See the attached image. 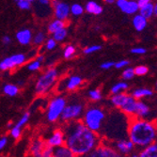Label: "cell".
Segmentation results:
<instances>
[{"mask_svg": "<svg viewBox=\"0 0 157 157\" xmlns=\"http://www.w3.org/2000/svg\"><path fill=\"white\" fill-rule=\"evenodd\" d=\"M65 145L75 156L88 155L100 144L98 133L91 131L79 120L65 122Z\"/></svg>", "mask_w": 157, "mask_h": 157, "instance_id": "6da1fadb", "label": "cell"}, {"mask_svg": "<svg viewBox=\"0 0 157 157\" xmlns=\"http://www.w3.org/2000/svg\"><path fill=\"white\" fill-rule=\"evenodd\" d=\"M156 136L157 128L155 121H150L135 116L131 117L128 125V136L135 147L140 149L145 148L155 142Z\"/></svg>", "mask_w": 157, "mask_h": 157, "instance_id": "7a4b0ae2", "label": "cell"}, {"mask_svg": "<svg viewBox=\"0 0 157 157\" xmlns=\"http://www.w3.org/2000/svg\"><path fill=\"white\" fill-rule=\"evenodd\" d=\"M59 79V71L54 67L48 68L37 80L35 91L38 95L44 96L52 90Z\"/></svg>", "mask_w": 157, "mask_h": 157, "instance_id": "3957f363", "label": "cell"}, {"mask_svg": "<svg viewBox=\"0 0 157 157\" xmlns=\"http://www.w3.org/2000/svg\"><path fill=\"white\" fill-rule=\"evenodd\" d=\"M83 123L93 132H100L103 122L105 119V113L103 109L98 107H90L86 110L82 116Z\"/></svg>", "mask_w": 157, "mask_h": 157, "instance_id": "277c9868", "label": "cell"}, {"mask_svg": "<svg viewBox=\"0 0 157 157\" xmlns=\"http://www.w3.org/2000/svg\"><path fill=\"white\" fill-rule=\"evenodd\" d=\"M84 110L85 105L83 103L80 101H72L70 104H66L59 120L63 122L80 120L84 114Z\"/></svg>", "mask_w": 157, "mask_h": 157, "instance_id": "5b68a950", "label": "cell"}, {"mask_svg": "<svg viewBox=\"0 0 157 157\" xmlns=\"http://www.w3.org/2000/svg\"><path fill=\"white\" fill-rule=\"evenodd\" d=\"M66 104H67L66 99L62 96L53 98L47 106V112H46L47 121L50 122L58 121L60 118L62 110L65 107Z\"/></svg>", "mask_w": 157, "mask_h": 157, "instance_id": "8992f818", "label": "cell"}, {"mask_svg": "<svg viewBox=\"0 0 157 157\" xmlns=\"http://www.w3.org/2000/svg\"><path fill=\"white\" fill-rule=\"evenodd\" d=\"M26 61V56L25 54H14L4 59L0 62V71L6 72V71H10L23 65Z\"/></svg>", "mask_w": 157, "mask_h": 157, "instance_id": "52a82bcc", "label": "cell"}, {"mask_svg": "<svg viewBox=\"0 0 157 157\" xmlns=\"http://www.w3.org/2000/svg\"><path fill=\"white\" fill-rule=\"evenodd\" d=\"M51 6L54 10V16L56 19L67 21L70 16V6L59 0H51Z\"/></svg>", "mask_w": 157, "mask_h": 157, "instance_id": "ba28073f", "label": "cell"}, {"mask_svg": "<svg viewBox=\"0 0 157 157\" xmlns=\"http://www.w3.org/2000/svg\"><path fill=\"white\" fill-rule=\"evenodd\" d=\"M90 157H119L120 153L111 146L99 144L89 154Z\"/></svg>", "mask_w": 157, "mask_h": 157, "instance_id": "9c48e42d", "label": "cell"}, {"mask_svg": "<svg viewBox=\"0 0 157 157\" xmlns=\"http://www.w3.org/2000/svg\"><path fill=\"white\" fill-rule=\"evenodd\" d=\"M115 3L123 13L128 15L136 14L139 10V6L136 0H116Z\"/></svg>", "mask_w": 157, "mask_h": 157, "instance_id": "30bf717a", "label": "cell"}, {"mask_svg": "<svg viewBox=\"0 0 157 157\" xmlns=\"http://www.w3.org/2000/svg\"><path fill=\"white\" fill-rule=\"evenodd\" d=\"M83 83V79L79 75H71L60 82V87L62 90L67 91H74L77 90Z\"/></svg>", "mask_w": 157, "mask_h": 157, "instance_id": "8fae6325", "label": "cell"}, {"mask_svg": "<svg viewBox=\"0 0 157 157\" xmlns=\"http://www.w3.org/2000/svg\"><path fill=\"white\" fill-rule=\"evenodd\" d=\"M114 149H115L120 155H129L135 149V145L133 144V142L129 140H119L117 141L115 145H114Z\"/></svg>", "mask_w": 157, "mask_h": 157, "instance_id": "7c38bea8", "label": "cell"}, {"mask_svg": "<svg viewBox=\"0 0 157 157\" xmlns=\"http://www.w3.org/2000/svg\"><path fill=\"white\" fill-rule=\"evenodd\" d=\"M46 144L52 146V147H59L60 145L65 144V136L62 129H56L54 131V133L50 136V137L45 142Z\"/></svg>", "mask_w": 157, "mask_h": 157, "instance_id": "4fadbf2b", "label": "cell"}, {"mask_svg": "<svg viewBox=\"0 0 157 157\" xmlns=\"http://www.w3.org/2000/svg\"><path fill=\"white\" fill-rule=\"evenodd\" d=\"M136 101L134 97L131 95H128L127 99L125 100L124 104L121 106V110L127 116H135V112H136Z\"/></svg>", "mask_w": 157, "mask_h": 157, "instance_id": "5bb4252c", "label": "cell"}, {"mask_svg": "<svg viewBox=\"0 0 157 157\" xmlns=\"http://www.w3.org/2000/svg\"><path fill=\"white\" fill-rule=\"evenodd\" d=\"M32 37H33L32 31L30 29H28V28H25V29L19 30L15 35L17 41L21 45L30 44L32 41Z\"/></svg>", "mask_w": 157, "mask_h": 157, "instance_id": "9a60e30c", "label": "cell"}, {"mask_svg": "<svg viewBox=\"0 0 157 157\" xmlns=\"http://www.w3.org/2000/svg\"><path fill=\"white\" fill-rule=\"evenodd\" d=\"M151 109L150 106L141 102V101H136V112H135V117L140 118V119H146L150 116Z\"/></svg>", "mask_w": 157, "mask_h": 157, "instance_id": "2e32d148", "label": "cell"}, {"mask_svg": "<svg viewBox=\"0 0 157 157\" xmlns=\"http://www.w3.org/2000/svg\"><path fill=\"white\" fill-rule=\"evenodd\" d=\"M45 145V142L40 138H37L32 141L29 148V154L34 157H41V151Z\"/></svg>", "mask_w": 157, "mask_h": 157, "instance_id": "e0dca14e", "label": "cell"}, {"mask_svg": "<svg viewBox=\"0 0 157 157\" xmlns=\"http://www.w3.org/2000/svg\"><path fill=\"white\" fill-rule=\"evenodd\" d=\"M148 25V19L145 18L144 16H142L139 13H136V15L133 18V25L135 27V29L137 32H141L143 31L146 26Z\"/></svg>", "mask_w": 157, "mask_h": 157, "instance_id": "ac0fdd59", "label": "cell"}, {"mask_svg": "<svg viewBox=\"0 0 157 157\" xmlns=\"http://www.w3.org/2000/svg\"><path fill=\"white\" fill-rule=\"evenodd\" d=\"M53 157H75L74 153L65 144L54 148Z\"/></svg>", "mask_w": 157, "mask_h": 157, "instance_id": "d6986e66", "label": "cell"}, {"mask_svg": "<svg viewBox=\"0 0 157 157\" xmlns=\"http://www.w3.org/2000/svg\"><path fill=\"white\" fill-rule=\"evenodd\" d=\"M128 94L124 93V92H120V93H116V94H112L111 98H110V102L111 104L117 107V108H121V106L124 104L125 100L127 99Z\"/></svg>", "mask_w": 157, "mask_h": 157, "instance_id": "ffe728a7", "label": "cell"}, {"mask_svg": "<svg viewBox=\"0 0 157 157\" xmlns=\"http://www.w3.org/2000/svg\"><path fill=\"white\" fill-rule=\"evenodd\" d=\"M138 156H140V157H156L157 156V144L155 142H153V143L146 146L138 153Z\"/></svg>", "mask_w": 157, "mask_h": 157, "instance_id": "44dd1931", "label": "cell"}, {"mask_svg": "<svg viewBox=\"0 0 157 157\" xmlns=\"http://www.w3.org/2000/svg\"><path fill=\"white\" fill-rule=\"evenodd\" d=\"M85 10L88 13L94 14V15H100L103 12V7L97 4L95 1H89L85 6Z\"/></svg>", "mask_w": 157, "mask_h": 157, "instance_id": "7402d4cb", "label": "cell"}, {"mask_svg": "<svg viewBox=\"0 0 157 157\" xmlns=\"http://www.w3.org/2000/svg\"><path fill=\"white\" fill-rule=\"evenodd\" d=\"M153 7H154V3H152L151 1L139 7V10H138L139 14H141L142 16H144L148 20L151 19L153 16Z\"/></svg>", "mask_w": 157, "mask_h": 157, "instance_id": "603a6c76", "label": "cell"}, {"mask_svg": "<svg viewBox=\"0 0 157 157\" xmlns=\"http://www.w3.org/2000/svg\"><path fill=\"white\" fill-rule=\"evenodd\" d=\"M66 25H67V22L64 21V20H60V19H54L49 25H48V27H47V30H48V33L52 34L54 33L55 31L59 30V29H61L63 27H66Z\"/></svg>", "mask_w": 157, "mask_h": 157, "instance_id": "cb8c5ba5", "label": "cell"}, {"mask_svg": "<svg viewBox=\"0 0 157 157\" xmlns=\"http://www.w3.org/2000/svg\"><path fill=\"white\" fill-rule=\"evenodd\" d=\"M153 95V91L150 89H137L135 90L132 93V97H134L136 100H140L142 98L151 97Z\"/></svg>", "mask_w": 157, "mask_h": 157, "instance_id": "d4e9b609", "label": "cell"}, {"mask_svg": "<svg viewBox=\"0 0 157 157\" xmlns=\"http://www.w3.org/2000/svg\"><path fill=\"white\" fill-rule=\"evenodd\" d=\"M3 92H4V94L8 95L10 97H14L19 93V88L16 85L7 84L4 86V88H3Z\"/></svg>", "mask_w": 157, "mask_h": 157, "instance_id": "484cf974", "label": "cell"}, {"mask_svg": "<svg viewBox=\"0 0 157 157\" xmlns=\"http://www.w3.org/2000/svg\"><path fill=\"white\" fill-rule=\"evenodd\" d=\"M52 35H53V39L56 42H61L67 38L68 30L66 29V27H63L61 29H59V30L55 31L54 33H52Z\"/></svg>", "mask_w": 157, "mask_h": 157, "instance_id": "4316f807", "label": "cell"}, {"mask_svg": "<svg viewBox=\"0 0 157 157\" xmlns=\"http://www.w3.org/2000/svg\"><path fill=\"white\" fill-rule=\"evenodd\" d=\"M129 88V85H128L126 82H119L116 85H114L111 88V94H116V93H120V92H123L125 90H128Z\"/></svg>", "mask_w": 157, "mask_h": 157, "instance_id": "83f0119b", "label": "cell"}, {"mask_svg": "<svg viewBox=\"0 0 157 157\" xmlns=\"http://www.w3.org/2000/svg\"><path fill=\"white\" fill-rule=\"evenodd\" d=\"M45 40H46L45 33L42 32V31H40L35 36L32 37V41L31 42H33V44L36 45V46H40V45H41L42 44H44V42L45 41Z\"/></svg>", "mask_w": 157, "mask_h": 157, "instance_id": "f1b7e54d", "label": "cell"}, {"mask_svg": "<svg viewBox=\"0 0 157 157\" xmlns=\"http://www.w3.org/2000/svg\"><path fill=\"white\" fill-rule=\"evenodd\" d=\"M84 7L80 4H73L70 7V12L73 14L74 16H81L84 13Z\"/></svg>", "mask_w": 157, "mask_h": 157, "instance_id": "f546056e", "label": "cell"}, {"mask_svg": "<svg viewBox=\"0 0 157 157\" xmlns=\"http://www.w3.org/2000/svg\"><path fill=\"white\" fill-rule=\"evenodd\" d=\"M75 53H76V49L74 45H67L64 49V52H63V56H64V59H72L74 58V56H75Z\"/></svg>", "mask_w": 157, "mask_h": 157, "instance_id": "4dcf8cb0", "label": "cell"}, {"mask_svg": "<svg viewBox=\"0 0 157 157\" xmlns=\"http://www.w3.org/2000/svg\"><path fill=\"white\" fill-rule=\"evenodd\" d=\"M89 97L91 101L94 102H98V101H101L103 96H102V92L100 90H91L89 91Z\"/></svg>", "mask_w": 157, "mask_h": 157, "instance_id": "1f68e13d", "label": "cell"}, {"mask_svg": "<svg viewBox=\"0 0 157 157\" xmlns=\"http://www.w3.org/2000/svg\"><path fill=\"white\" fill-rule=\"evenodd\" d=\"M149 72V69L147 66H144V65H139V66H136L135 69H134V73H135V75H137V76H144L148 74Z\"/></svg>", "mask_w": 157, "mask_h": 157, "instance_id": "d6a6232c", "label": "cell"}, {"mask_svg": "<svg viewBox=\"0 0 157 157\" xmlns=\"http://www.w3.org/2000/svg\"><path fill=\"white\" fill-rule=\"evenodd\" d=\"M40 68H41V62H40L37 59L30 61L27 65V70L30 71V72H36V71H39Z\"/></svg>", "mask_w": 157, "mask_h": 157, "instance_id": "836d02e7", "label": "cell"}, {"mask_svg": "<svg viewBox=\"0 0 157 157\" xmlns=\"http://www.w3.org/2000/svg\"><path fill=\"white\" fill-rule=\"evenodd\" d=\"M122 79L123 80H131L134 78L135 76V73H134V69L133 68H127L122 72Z\"/></svg>", "mask_w": 157, "mask_h": 157, "instance_id": "e575fe53", "label": "cell"}, {"mask_svg": "<svg viewBox=\"0 0 157 157\" xmlns=\"http://www.w3.org/2000/svg\"><path fill=\"white\" fill-rule=\"evenodd\" d=\"M53 152H54V147L45 143L41 151V157H53Z\"/></svg>", "mask_w": 157, "mask_h": 157, "instance_id": "d590c367", "label": "cell"}, {"mask_svg": "<svg viewBox=\"0 0 157 157\" xmlns=\"http://www.w3.org/2000/svg\"><path fill=\"white\" fill-rule=\"evenodd\" d=\"M10 136L13 139H19L22 136V128H19V127H16L14 125L13 127H11L10 129Z\"/></svg>", "mask_w": 157, "mask_h": 157, "instance_id": "8d00e7d4", "label": "cell"}, {"mask_svg": "<svg viewBox=\"0 0 157 157\" xmlns=\"http://www.w3.org/2000/svg\"><path fill=\"white\" fill-rule=\"evenodd\" d=\"M29 118H30V114L28 113V112L25 113L24 115L22 116V118L18 121V122L15 124V126L16 127H19V128H22L23 126H25L27 123L28 121H29Z\"/></svg>", "mask_w": 157, "mask_h": 157, "instance_id": "74e56055", "label": "cell"}, {"mask_svg": "<svg viewBox=\"0 0 157 157\" xmlns=\"http://www.w3.org/2000/svg\"><path fill=\"white\" fill-rule=\"evenodd\" d=\"M16 4H17L18 8L23 10H29L31 9V5H32L31 2H28L26 0H18Z\"/></svg>", "mask_w": 157, "mask_h": 157, "instance_id": "f35d334b", "label": "cell"}, {"mask_svg": "<svg viewBox=\"0 0 157 157\" xmlns=\"http://www.w3.org/2000/svg\"><path fill=\"white\" fill-rule=\"evenodd\" d=\"M102 49V46L101 45H90V46H88V47H86L84 50H83V53L86 54V55H90L92 53H95L99 50H101Z\"/></svg>", "mask_w": 157, "mask_h": 157, "instance_id": "ab89813d", "label": "cell"}, {"mask_svg": "<svg viewBox=\"0 0 157 157\" xmlns=\"http://www.w3.org/2000/svg\"><path fill=\"white\" fill-rule=\"evenodd\" d=\"M56 47V41L53 38L47 39L45 40V49L46 50L51 51V50H54Z\"/></svg>", "mask_w": 157, "mask_h": 157, "instance_id": "60d3db41", "label": "cell"}, {"mask_svg": "<svg viewBox=\"0 0 157 157\" xmlns=\"http://www.w3.org/2000/svg\"><path fill=\"white\" fill-rule=\"evenodd\" d=\"M147 50L143 47H135L133 49H131V53L134 55H144L146 54Z\"/></svg>", "mask_w": 157, "mask_h": 157, "instance_id": "b9f144b4", "label": "cell"}, {"mask_svg": "<svg viewBox=\"0 0 157 157\" xmlns=\"http://www.w3.org/2000/svg\"><path fill=\"white\" fill-rule=\"evenodd\" d=\"M129 60H126V59H123V60H120L118 62H116L115 64H114V66H115L117 69H122V68H125L126 66L129 65Z\"/></svg>", "mask_w": 157, "mask_h": 157, "instance_id": "7bdbcfd3", "label": "cell"}, {"mask_svg": "<svg viewBox=\"0 0 157 157\" xmlns=\"http://www.w3.org/2000/svg\"><path fill=\"white\" fill-rule=\"evenodd\" d=\"M114 64H115V62H113V61H106V62L102 63L100 67L103 70H110L112 67H114Z\"/></svg>", "mask_w": 157, "mask_h": 157, "instance_id": "ee69618b", "label": "cell"}, {"mask_svg": "<svg viewBox=\"0 0 157 157\" xmlns=\"http://www.w3.org/2000/svg\"><path fill=\"white\" fill-rule=\"evenodd\" d=\"M8 144V137L7 136H3L0 138V151H2Z\"/></svg>", "mask_w": 157, "mask_h": 157, "instance_id": "f6af8a7d", "label": "cell"}, {"mask_svg": "<svg viewBox=\"0 0 157 157\" xmlns=\"http://www.w3.org/2000/svg\"><path fill=\"white\" fill-rule=\"evenodd\" d=\"M2 42H3V44H5V45H9L10 42H11L10 37V36H4L2 38Z\"/></svg>", "mask_w": 157, "mask_h": 157, "instance_id": "bcb514c9", "label": "cell"}, {"mask_svg": "<svg viewBox=\"0 0 157 157\" xmlns=\"http://www.w3.org/2000/svg\"><path fill=\"white\" fill-rule=\"evenodd\" d=\"M151 0H137V4H138V6L139 7H141V6H143V5H145V4H147V3H149V2H151Z\"/></svg>", "mask_w": 157, "mask_h": 157, "instance_id": "7dc6e473", "label": "cell"}, {"mask_svg": "<svg viewBox=\"0 0 157 157\" xmlns=\"http://www.w3.org/2000/svg\"><path fill=\"white\" fill-rule=\"evenodd\" d=\"M37 59V60H39L40 62H41V63H42V62L44 61V56H42V55H40V56H37V59Z\"/></svg>", "mask_w": 157, "mask_h": 157, "instance_id": "c3c4849f", "label": "cell"}, {"mask_svg": "<svg viewBox=\"0 0 157 157\" xmlns=\"http://www.w3.org/2000/svg\"><path fill=\"white\" fill-rule=\"evenodd\" d=\"M104 1L107 4H114L116 2V0H104Z\"/></svg>", "mask_w": 157, "mask_h": 157, "instance_id": "681fc988", "label": "cell"}, {"mask_svg": "<svg viewBox=\"0 0 157 157\" xmlns=\"http://www.w3.org/2000/svg\"><path fill=\"white\" fill-rule=\"evenodd\" d=\"M157 15V6L154 4V7H153V16H156Z\"/></svg>", "mask_w": 157, "mask_h": 157, "instance_id": "f907efd6", "label": "cell"}, {"mask_svg": "<svg viewBox=\"0 0 157 157\" xmlns=\"http://www.w3.org/2000/svg\"><path fill=\"white\" fill-rule=\"evenodd\" d=\"M18 0H14V2H17ZM26 1H28V2H31V3H34L35 2V0H26Z\"/></svg>", "mask_w": 157, "mask_h": 157, "instance_id": "816d5d0a", "label": "cell"}, {"mask_svg": "<svg viewBox=\"0 0 157 157\" xmlns=\"http://www.w3.org/2000/svg\"><path fill=\"white\" fill-rule=\"evenodd\" d=\"M11 126H12V125H11V123H10V122H9V123L7 124V127H8V128H11Z\"/></svg>", "mask_w": 157, "mask_h": 157, "instance_id": "f5cc1de1", "label": "cell"}]
</instances>
